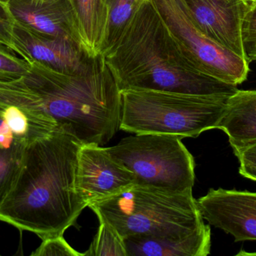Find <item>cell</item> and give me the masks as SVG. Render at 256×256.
<instances>
[{
  "instance_id": "obj_26",
  "label": "cell",
  "mask_w": 256,
  "mask_h": 256,
  "mask_svg": "<svg viewBox=\"0 0 256 256\" xmlns=\"http://www.w3.org/2000/svg\"><path fill=\"white\" fill-rule=\"evenodd\" d=\"M0 1L2 2V3H6V4H7L9 0H0Z\"/></svg>"
},
{
  "instance_id": "obj_1",
  "label": "cell",
  "mask_w": 256,
  "mask_h": 256,
  "mask_svg": "<svg viewBox=\"0 0 256 256\" xmlns=\"http://www.w3.org/2000/svg\"><path fill=\"white\" fill-rule=\"evenodd\" d=\"M82 144L56 129L24 153L18 180L0 206V221L42 240L63 235L87 207L75 188Z\"/></svg>"
},
{
  "instance_id": "obj_24",
  "label": "cell",
  "mask_w": 256,
  "mask_h": 256,
  "mask_svg": "<svg viewBox=\"0 0 256 256\" xmlns=\"http://www.w3.org/2000/svg\"><path fill=\"white\" fill-rule=\"evenodd\" d=\"M240 162L239 171L256 170V144L234 153Z\"/></svg>"
},
{
  "instance_id": "obj_18",
  "label": "cell",
  "mask_w": 256,
  "mask_h": 256,
  "mask_svg": "<svg viewBox=\"0 0 256 256\" xmlns=\"http://www.w3.org/2000/svg\"><path fill=\"white\" fill-rule=\"evenodd\" d=\"M26 147L22 145L7 147L0 144V206L18 180L24 163Z\"/></svg>"
},
{
  "instance_id": "obj_14",
  "label": "cell",
  "mask_w": 256,
  "mask_h": 256,
  "mask_svg": "<svg viewBox=\"0 0 256 256\" xmlns=\"http://www.w3.org/2000/svg\"><path fill=\"white\" fill-rule=\"evenodd\" d=\"M218 129L226 134L234 153L256 144V90L230 96Z\"/></svg>"
},
{
  "instance_id": "obj_25",
  "label": "cell",
  "mask_w": 256,
  "mask_h": 256,
  "mask_svg": "<svg viewBox=\"0 0 256 256\" xmlns=\"http://www.w3.org/2000/svg\"><path fill=\"white\" fill-rule=\"evenodd\" d=\"M239 173L245 178L256 181V170H246V171H239Z\"/></svg>"
},
{
  "instance_id": "obj_16",
  "label": "cell",
  "mask_w": 256,
  "mask_h": 256,
  "mask_svg": "<svg viewBox=\"0 0 256 256\" xmlns=\"http://www.w3.org/2000/svg\"><path fill=\"white\" fill-rule=\"evenodd\" d=\"M68 1L74 14L82 49L91 58L100 57L108 27V0Z\"/></svg>"
},
{
  "instance_id": "obj_2",
  "label": "cell",
  "mask_w": 256,
  "mask_h": 256,
  "mask_svg": "<svg viewBox=\"0 0 256 256\" xmlns=\"http://www.w3.org/2000/svg\"><path fill=\"white\" fill-rule=\"evenodd\" d=\"M100 57L120 91L146 89L230 97L238 90L186 63L150 0L143 3L115 45Z\"/></svg>"
},
{
  "instance_id": "obj_20",
  "label": "cell",
  "mask_w": 256,
  "mask_h": 256,
  "mask_svg": "<svg viewBox=\"0 0 256 256\" xmlns=\"http://www.w3.org/2000/svg\"><path fill=\"white\" fill-rule=\"evenodd\" d=\"M31 64L24 58H19L14 51L0 42V81H16L26 75Z\"/></svg>"
},
{
  "instance_id": "obj_9",
  "label": "cell",
  "mask_w": 256,
  "mask_h": 256,
  "mask_svg": "<svg viewBox=\"0 0 256 256\" xmlns=\"http://www.w3.org/2000/svg\"><path fill=\"white\" fill-rule=\"evenodd\" d=\"M135 184V175L111 156L108 147L94 144L80 147L75 188L87 207Z\"/></svg>"
},
{
  "instance_id": "obj_21",
  "label": "cell",
  "mask_w": 256,
  "mask_h": 256,
  "mask_svg": "<svg viewBox=\"0 0 256 256\" xmlns=\"http://www.w3.org/2000/svg\"><path fill=\"white\" fill-rule=\"evenodd\" d=\"M242 42L245 57L256 62V2H249L242 27Z\"/></svg>"
},
{
  "instance_id": "obj_7",
  "label": "cell",
  "mask_w": 256,
  "mask_h": 256,
  "mask_svg": "<svg viewBox=\"0 0 256 256\" xmlns=\"http://www.w3.org/2000/svg\"><path fill=\"white\" fill-rule=\"evenodd\" d=\"M180 55L195 70L227 84L246 81L250 62L203 34L182 0H150Z\"/></svg>"
},
{
  "instance_id": "obj_6",
  "label": "cell",
  "mask_w": 256,
  "mask_h": 256,
  "mask_svg": "<svg viewBox=\"0 0 256 256\" xmlns=\"http://www.w3.org/2000/svg\"><path fill=\"white\" fill-rule=\"evenodd\" d=\"M182 140L174 135L135 134L108 150L135 175L136 184L190 190L195 161Z\"/></svg>"
},
{
  "instance_id": "obj_8",
  "label": "cell",
  "mask_w": 256,
  "mask_h": 256,
  "mask_svg": "<svg viewBox=\"0 0 256 256\" xmlns=\"http://www.w3.org/2000/svg\"><path fill=\"white\" fill-rule=\"evenodd\" d=\"M55 120L46 112L36 95L24 83L0 81V144L28 145L56 129Z\"/></svg>"
},
{
  "instance_id": "obj_4",
  "label": "cell",
  "mask_w": 256,
  "mask_h": 256,
  "mask_svg": "<svg viewBox=\"0 0 256 256\" xmlns=\"http://www.w3.org/2000/svg\"><path fill=\"white\" fill-rule=\"evenodd\" d=\"M88 207L124 239L182 238L204 225L192 189L135 184Z\"/></svg>"
},
{
  "instance_id": "obj_11",
  "label": "cell",
  "mask_w": 256,
  "mask_h": 256,
  "mask_svg": "<svg viewBox=\"0 0 256 256\" xmlns=\"http://www.w3.org/2000/svg\"><path fill=\"white\" fill-rule=\"evenodd\" d=\"M196 202L203 219L234 241L256 240V192L210 189Z\"/></svg>"
},
{
  "instance_id": "obj_23",
  "label": "cell",
  "mask_w": 256,
  "mask_h": 256,
  "mask_svg": "<svg viewBox=\"0 0 256 256\" xmlns=\"http://www.w3.org/2000/svg\"><path fill=\"white\" fill-rule=\"evenodd\" d=\"M15 24L16 21L7 4L0 1V42L14 51L13 32Z\"/></svg>"
},
{
  "instance_id": "obj_15",
  "label": "cell",
  "mask_w": 256,
  "mask_h": 256,
  "mask_svg": "<svg viewBox=\"0 0 256 256\" xmlns=\"http://www.w3.org/2000/svg\"><path fill=\"white\" fill-rule=\"evenodd\" d=\"M124 242L128 256H206L210 252L212 232L204 224L182 238L130 237Z\"/></svg>"
},
{
  "instance_id": "obj_10",
  "label": "cell",
  "mask_w": 256,
  "mask_h": 256,
  "mask_svg": "<svg viewBox=\"0 0 256 256\" xmlns=\"http://www.w3.org/2000/svg\"><path fill=\"white\" fill-rule=\"evenodd\" d=\"M14 52L28 63L33 62L67 74L90 72L98 60L88 57L80 46L62 38L31 31L15 24L13 32Z\"/></svg>"
},
{
  "instance_id": "obj_13",
  "label": "cell",
  "mask_w": 256,
  "mask_h": 256,
  "mask_svg": "<svg viewBox=\"0 0 256 256\" xmlns=\"http://www.w3.org/2000/svg\"><path fill=\"white\" fill-rule=\"evenodd\" d=\"M7 6L19 25L40 34L67 39L82 48L68 0H9Z\"/></svg>"
},
{
  "instance_id": "obj_27",
  "label": "cell",
  "mask_w": 256,
  "mask_h": 256,
  "mask_svg": "<svg viewBox=\"0 0 256 256\" xmlns=\"http://www.w3.org/2000/svg\"><path fill=\"white\" fill-rule=\"evenodd\" d=\"M246 1H248V2H251V1H254V0H246Z\"/></svg>"
},
{
  "instance_id": "obj_22",
  "label": "cell",
  "mask_w": 256,
  "mask_h": 256,
  "mask_svg": "<svg viewBox=\"0 0 256 256\" xmlns=\"http://www.w3.org/2000/svg\"><path fill=\"white\" fill-rule=\"evenodd\" d=\"M32 256H85L68 244L63 235L42 240V244L31 254Z\"/></svg>"
},
{
  "instance_id": "obj_19",
  "label": "cell",
  "mask_w": 256,
  "mask_h": 256,
  "mask_svg": "<svg viewBox=\"0 0 256 256\" xmlns=\"http://www.w3.org/2000/svg\"><path fill=\"white\" fill-rule=\"evenodd\" d=\"M85 256H128L124 239L109 224L100 221V226Z\"/></svg>"
},
{
  "instance_id": "obj_12",
  "label": "cell",
  "mask_w": 256,
  "mask_h": 256,
  "mask_svg": "<svg viewBox=\"0 0 256 256\" xmlns=\"http://www.w3.org/2000/svg\"><path fill=\"white\" fill-rule=\"evenodd\" d=\"M196 27L209 39L245 57L242 27L246 0H182Z\"/></svg>"
},
{
  "instance_id": "obj_5",
  "label": "cell",
  "mask_w": 256,
  "mask_h": 256,
  "mask_svg": "<svg viewBox=\"0 0 256 256\" xmlns=\"http://www.w3.org/2000/svg\"><path fill=\"white\" fill-rule=\"evenodd\" d=\"M120 93V129L182 138H196L218 129L230 98L146 89H127Z\"/></svg>"
},
{
  "instance_id": "obj_17",
  "label": "cell",
  "mask_w": 256,
  "mask_h": 256,
  "mask_svg": "<svg viewBox=\"0 0 256 256\" xmlns=\"http://www.w3.org/2000/svg\"><path fill=\"white\" fill-rule=\"evenodd\" d=\"M147 0H108V21L102 53L114 46L136 12Z\"/></svg>"
},
{
  "instance_id": "obj_3",
  "label": "cell",
  "mask_w": 256,
  "mask_h": 256,
  "mask_svg": "<svg viewBox=\"0 0 256 256\" xmlns=\"http://www.w3.org/2000/svg\"><path fill=\"white\" fill-rule=\"evenodd\" d=\"M24 83L55 120L82 144L103 145L120 129V89L102 57L84 74L56 72L33 62Z\"/></svg>"
},
{
  "instance_id": "obj_28",
  "label": "cell",
  "mask_w": 256,
  "mask_h": 256,
  "mask_svg": "<svg viewBox=\"0 0 256 256\" xmlns=\"http://www.w3.org/2000/svg\"><path fill=\"white\" fill-rule=\"evenodd\" d=\"M251 2H256V0H254V1H251Z\"/></svg>"
}]
</instances>
